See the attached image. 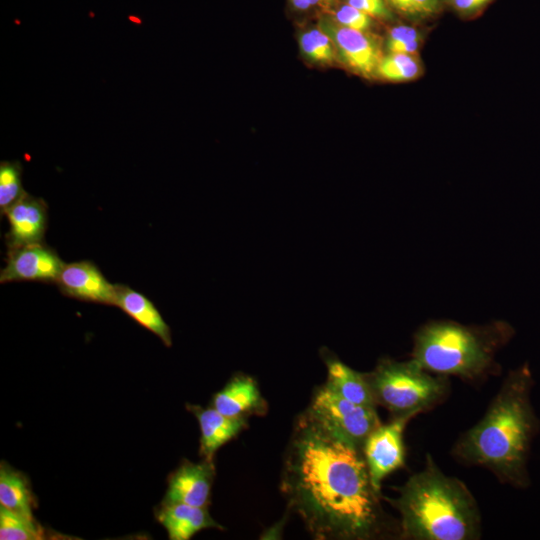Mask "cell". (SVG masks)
<instances>
[{
    "mask_svg": "<svg viewBox=\"0 0 540 540\" xmlns=\"http://www.w3.org/2000/svg\"><path fill=\"white\" fill-rule=\"evenodd\" d=\"M280 489L315 539H373L388 528L362 450L306 410L294 423Z\"/></svg>",
    "mask_w": 540,
    "mask_h": 540,
    "instance_id": "obj_1",
    "label": "cell"
},
{
    "mask_svg": "<svg viewBox=\"0 0 540 540\" xmlns=\"http://www.w3.org/2000/svg\"><path fill=\"white\" fill-rule=\"evenodd\" d=\"M533 384L528 363L510 371L484 417L456 443L454 455L490 469L503 482L527 487L531 442L540 427L530 402Z\"/></svg>",
    "mask_w": 540,
    "mask_h": 540,
    "instance_id": "obj_2",
    "label": "cell"
},
{
    "mask_svg": "<svg viewBox=\"0 0 540 540\" xmlns=\"http://www.w3.org/2000/svg\"><path fill=\"white\" fill-rule=\"evenodd\" d=\"M388 500L401 516V536L415 540L478 538L480 515L465 484L443 474L427 456L425 468L412 475Z\"/></svg>",
    "mask_w": 540,
    "mask_h": 540,
    "instance_id": "obj_3",
    "label": "cell"
},
{
    "mask_svg": "<svg viewBox=\"0 0 540 540\" xmlns=\"http://www.w3.org/2000/svg\"><path fill=\"white\" fill-rule=\"evenodd\" d=\"M513 335L504 321L481 326L430 321L414 335L412 359L428 372L475 379L494 366L496 352Z\"/></svg>",
    "mask_w": 540,
    "mask_h": 540,
    "instance_id": "obj_4",
    "label": "cell"
},
{
    "mask_svg": "<svg viewBox=\"0 0 540 540\" xmlns=\"http://www.w3.org/2000/svg\"><path fill=\"white\" fill-rule=\"evenodd\" d=\"M365 374L376 405L394 417L417 415L438 403L447 391L445 378L430 375L413 359L399 362L383 358Z\"/></svg>",
    "mask_w": 540,
    "mask_h": 540,
    "instance_id": "obj_5",
    "label": "cell"
},
{
    "mask_svg": "<svg viewBox=\"0 0 540 540\" xmlns=\"http://www.w3.org/2000/svg\"><path fill=\"white\" fill-rule=\"evenodd\" d=\"M306 411L326 428L362 450L368 436L381 424L375 407L351 402L326 384L313 393Z\"/></svg>",
    "mask_w": 540,
    "mask_h": 540,
    "instance_id": "obj_6",
    "label": "cell"
},
{
    "mask_svg": "<svg viewBox=\"0 0 540 540\" xmlns=\"http://www.w3.org/2000/svg\"><path fill=\"white\" fill-rule=\"evenodd\" d=\"M414 416L394 417L390 423L380 424L363 445L362 452L371 482L379 493L383 479L404 465L403 431Z\"/></svg>",
    "mask_w": 540,
    "mask_h": 540,
    "instance_id": "obj_7",
    "label": "cell"
},
{
    "mask_svg": "<svg viewBox=\"0 0 540 540\" xmlns=\"http://www.w3.org/2000/svg\"><path fill=\"white\" fill-rule=\"evenodd\" d=\"M318 28L330 37L337 56L350 70L367 78L376 76L383 55L375 37L344 27L327 15L320 18Z\"/></svg>",
    "mask_w": 540,
    "mask_h": 540,
    "instance_id": "obj_8",
    "label": "cell"
},
{
    "mask_svg": "<svg viewBox=\"0 0 540 540\" xmlns=\"http://www.w3.org/2000/svg\"><path fill=\"white\" fill-rule=\"evenodd\" d=\"M64 261L45 242L25 245L7 251L6 265L1 269L0 282H56Z\"/></svg>",
    "mask_w": 540,
    "mask_h": 540,
    "instance_id": "obj_9",
    "label": "cell"
},
{
    "mask_svg": "<svg viewBox=\"0 0 540 540\" xmlns=\"http://www.w3.org/2000/svg\"><path fill=\"white\" fill-rule=\"evenodd\" d=\"M55 284L69 298L115 306L116 284L110 283L90 260L65 263Z\"/></svg>",
    "mask_w": 540,
    "mask_h": 540,
    "instance_id": "obj_10",
    "label": "cell"
},
{
    "mask_svg": "<svg viewBox=\"0 0 540 540\" xmlns=\"http://www.w3.org/2000/svg\"><path fill=\"white\" fill-rule=\"evenodd\" d=\"M214 477L213 459L185 460L169 475L163 502L208 507Z\"/></svg>",
    "mask_w": 540,
    "mask_h": 540,
    "instance_id": "obj_11",
    "label": "cell"
},
{
    "mask_svg": "<svg viewBox=\"0 0 540 540\" xmlns=\"http://www.w3.org/2000/svg\"><path fill=\"white\" fill-rule=\"evenodd\" d=\"M4 215L9 223L5 234L7 251L44 242L48 227V204L44 199L26 193Z\"/></svg>",
    "mask_w": 540,
    "mask_h": 540,
    "instance_id": "obj_12",
    "label": "cell"
},
{
    "mask_svg": "<svg viewBox=\"0 0 540 540\" xmlns=\"http://www.w3.org/2000/svg\"><path fill=\"white\" fill-rule=\"evenodd\" d=\"M211 406L226 416L246 419L251 415H264L268 410L256 380L243 373L233 375L213 395Z\"/></svg>",
    "mask_w": 540,
    "mask_h": 540,
    "instance_id": "obj_13",
    "label": "cell"
},
{
    "mask_svg": "<svg viewBox=\"0 0 540 540\" xmlns=\"http://www.w3.org/2000/svg\"><path fill=\"white\" fill-rule=\"evenodd\" d=\"M156 520L170 540H189L204 529H223L209 514L207 507L185 503L161 502L155 509Z\"/></svg>",
    "mask_w": 540,
    "mask_h": 540,
    "instance_id": "obj_14",
    "label": "cell"
},
{
    "mask_svg": "<svg viewBox=\"0 0 540 540\" xmlns=\"http://www.w3.org/2000/svg\"><path fill=\"white\" fill-rule=\"evenodd\" d=\"M187 410L199 423V453L202 458L213 459L219 448L235 438L247 426L246 418L226 416L212 406L203 408L187 404Z\"/></svg>",
    "mask_w": 540,
    "mask_h": 540,
    "instance_id": "obj_15",
    "label": "cell"
},
{
    "mask_svg": "<svg viewBox=\"0 0 540 540\" xmlns=\"http://www.w3.org/2000/svg\"><path fill=\"white\" fill-rule=\"evenodd\" d=\"M320 352L327 367L326 386L351 402L376 408L366 374L353 370L326 348Z\"/></svg>",
    "mask_w": 540,
    "mask_h": 540,
    "instance_id": "obj_16",
    "label": "cell"
},
{
    "mask_svg": "<svg viewBox=\"0 0 540 540\" xmlns=\"http://www.w3.org/2000/svg\"><path fill=\"white\" fill-rule=\"evenodd\" d=\"M115 306L119 307L140 326L156 335L165 346H172L169 325L153 302L144 294L127 285L116 284Z\"/></svg>",
    "mask_w": 540,
    "mask_h": 540,
    "instance_id": "obj_17",
    "label": "cell"
},
{
    "mask_svg": "<svg viewBox=\"0 0 540 540\" xmlns=\"http://www.w3.org/2000/svg\"><path fill=\"white\" fill-rule=\"evenodd\" d=\"M0 505L28 519H35V498L26 476L6 462L0 465Z\"/></svg>",
    "mask_w": 540,
    "mask_h": 540,
    "instance_id": "obj_18",
    "label": "cell"
},
{
    "mask_svg": "<svg viewBox=\"0 0 540 540\" xmlns=\"http://www.w3.org/2000/svg\"><path fill=\"white\" fill-rule=\"evenodd\" d=\"M422 68L417 55L388 53L381 58L376 76L391 82H407L418 78Z\"/></svg>",
    "mask_w": 540,
    "mask_h": 540,
    "instance_id": "obj_19",
    "label": "cell"
},
{
    "mask_svg": "<svg viewBox=\"0 0 540 540\" xmlns=\"http://www.w3.org/2000/svg\"><path fill=\"white\" fill-rule=\"evenodd\" d=\"M46 536L45 529L36 519L25 518L0 505L1 540H42Z\"/></svg>",
    "mask_w": 540,
    "mask_h": 540,
    "instance_id": "obj_20",
    "label": "cell"
},
{
    "mask_svg": "<svg viewBox=\"0 0 540 540\" xmlns=\"http://www.w3.org/2000/svg\"><path fill=\"white\" fill-rule=\"evenodd\" d=\"M22 170V164L17 160H5L0 163L1 216L27 193L22 185Z\"/></svg>",
    "mask_w": 540,
    "mask_h": 540,
    "instance_id": "obj_21",
    "label": "cell"
},
{
    "mask_svg": "<svg viewBox=\"0 0 540 540\" xmlns=\"http://www.w3.org/2000/svg\"><path fill=\"white\" fill-rule=\"evenodd\" d=\"M300 48L310 60L320 64H332L336 51L330 37L320 28L305 31L300 36Z\"/></svg>",
    "mask_w": 540,
    "mask_h": 540,
    "instance_id": "obj_22",
    "label": "cell"
},
{
    "mask_svg": "<svg viewBox=\"0 0 540 540\" xmlns=\"http://www.w3.org/2000/svg\"><path fill=\"white\" fill-rule=\"evenodd\" d=\"M422 43V35L416 27L407 24L393 26L386 38L389 53L416 55Z\"/></svg>",
    "mask_w": 540,
    "mask_h": 540,
    "instance_id": "obj_23",
    "label": "cell"
},
{
    "mask_svg": "<svg viewBox=\"0 0 540 540\" xmlns=\"http://www.w3.org/2000/svg\"><path fill=\"white\" fill-rule=\"evenodd\" d=\"M392 11L413 20L423 21L438 15L442 10L441 0H385Z\"/></svg>",
    "mask_w": 540,
    "mask_h": 540,
    "instance_id": "obj_24",
    "label": "cell"
},
{
    "mask_svg": "<svg viewBox=\"0 0 540 540\" xmlns=\"http://www.w3.org/2000/svg\"><path fill=\"white\" fill-rule=\"evenodd\" d=\"M338 24L361 32H368L373 18L348 3L339 6L331 16Z\"/></svg>",
    "mask_w": 540,
    "mask_h": 540,
    "instance_id": "obj_25",
    "label": "cell"
},
{
    "mask_svg": "<svg viewBox=\"0 0 540 540\" xmlns=\"http://www.w3.org/2000/svg\"><path fill=\"white\" fill-rule=\"evenodd\" d=\"M346 3L368 14L373 19L392 20L393 11L385 0H346Z\"/></svg>",
    "mask_w": 540,
    "mask_h": 540,
    "instance_id": "obj_26",
    "label": "cell"
},
{
    "mask_svg": "<svg viewBox=\"0 0 540 540\" xmlns=\"http://www.w3.org/2000/svg\"><path fill=\"white\" fill-rule=\"evenodd\" d=\"M494 0H446L454 11L462 17H471L481 12Z\"/></svg>",
    "mask_w": 540,
    "mask_h": 540,
    "instance_id": "obj_27",
    "label": "cell"
},
{
    "mask_svg": "<svg viewBox=\"0 0 540 540\" xmlns=\"http://www.w3.org/2000/svg\"><path fill=\"white\" fill-rule=\"evenodd\" d=\"M290 1L293 7L298 10H306L322 2V0H290Z\"/></svg>",
    "mask_w": 540,
    "mask_h": 540,
    "instance_id": "obj_28",
    "label": "cell"
},
{
    "mask_svg": "<svg viewBox=\"0 0 540 540\" xmlns=\"http://www.w3.org/2000/svg\"><path fill=\"white\" fill-rule=\"evenodd\" d=\"M334 1H335V0H322V3H323L324 5H327V6H328V5L332 4Z\"/></svg>",
    "mask_w": 540,
    "mask_h": 540,
    "instance_id": "obj_29",
    "label": "cell"
},
{
    "mask_svg": "<svg viewBox=\"0 0 540 540\" xmlns=\"http://www.w3.org/2000/svg\"><path fill=\"white\" fill-rule=\"evenodd\" d=\"M441 1H442L443 3H445V2H446V0H441Z\"/></svg>",
    "mask_w": 540,
    "mask_h": 540,
    "instance_id": "obj_30",
    "label": "cell"
}]
</instances>
